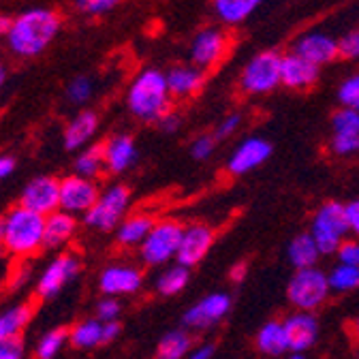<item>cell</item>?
<instances>
[{
    "label": "cell",
    "instance_id": "6da1fadb",
    "mask_svg": "<svg viewBox=\"0 0 359 359\" xmlns=\"http://www.w3.org/2000/svg\"><path fill=\"white\" fill-rule=\"evenodd\" d=\"M60 32V15L52 9L34 7L13 18L7 48L18 58H34L52 45Z\"/></svg>",
    "mask_w": 359,
    "mask_h": 359
},
{
    "label": "cell",
    "instance_id": "7a4b0ae2",
    "mask_svg": "<svg viewBox=\"0 0 359 359\" xmlns=\"http://www.w3.org/2000/svg\"><path fill=\"white\" fill-rule=\"evenodd\" d=\"M128 111L142 122H158L171 111V95L167 77L158 69H144L135 75L126 93Z\"/></svg>",
    "mask_w": 359,
    "mask_h": 359
},
{
    "label": "cell",
    "instance_id": "3957f363",
    "mask_svg": "<svg viewBox=\"0 0 359 359\" xmlns=\"http://www.w3.org/2000/svg\"><path fill=\"white\" fill-rule=\"evenodd\" d=\"M45 240V216L22 208L20 203L3 216V244L13 259H30Z\"/></svg>",
    "mask_w": 359,
    "mask_h": 359
},
{
    "label": "cell",
    "instance_id": "277c9868",
    "mask_svg": "<svg viewBox=\"0 0 359 359\" xmlns=\"http://www.w3.org/2000/svg\"><path fill=\"white\" fill-rule=\"evenodd\" d=\"M346 233H348V222L342 203L330 201L314 212L310 236L321 255H336Z\"/></svg>",
    "mask_w": 359,
    "mask_h": 359
},
{
    "label": "cell",
    "instance_id": "5b68a950",
    "mask_svg": "<svg viewBox=\"0 0 359 359\" xmlns=\"http://www.w3.org/2000/svg\"><path fill=\"white\" fill-rule=\"evenodd\" d=\"M130 205V191L124 184L107 187L99 201L83 214V224L95 231H111L126 218V210Z\"/></svg>",
    "mask_w": 359,
    "mask_h": 359
},
{
    "label": "cell",
    "instance_id": "8992f818",
    "mask_svg": "<svg viewBox=\"0 0 359 359\" xmlns=\"http://www.w3.org/2000/svg\"><path fill=\"white\" fill-rule=\"evenodd\" d=\"M280 60L283 56L274 50L255 54L242 69L240 88L252 97L269 95L280 86Z\"/></svg>",
    "mask_w": 359,
    "mask_h": 359
},
{
    "label": "cell",
    "instance_id": "52a82bcc",
    "mask_svg": "<svg viewBox=\"0 0 359 359\" xmlns=\"http://www.w3.org/2000/svg\"><path fill=\"white\" fill-rule=\"evenodd\" d=\"M330 293L332 291H330L327 274L319 267L295 269V274L291 276L287 287V297L291 306H295L302 312H312L319 306H323Z\"/></svg>",
    "mask_w": 359,
    "mask_h": 359
},
{
    "label": "cell",
    "instance_id": "ba28073f",
    "mask_svg": "<svg viewBox=\"0 0 359 359\" xmlns=\"http://www.w3.org/2000/svg\"><path fill=\"white\" fill-rule=\"evenodd\" d=\"M182 233H184V227L177 220H171V218L156 220L154 229L140 246L142 261L148 267H158V265H165L171 259H175Z\"/></svg>",
    "mask_w": 359,
    "mask_h": 359
},
{
    "label": "cell",
    "instance_id": "9c48e42d",
    "mask_svg": "<svg viewBox=\"0 0 359 359\" xmlns=\"http://www.w3.org/2000/svg\"><path fill=\"white\" fill-rule=\"evenodd\" d=\"M81 269V261L77 259V255L73 252H60L56 255L45 269L41 272L36 285H34V293L39 299H52L56 297L65 285H69Z\"/></svg>",
    "mask_w": 359,
    "mask_h": 359
},
{
    "label": "cell",
    "instance_id": "30bf717a",
    "mask_svg": "<svg viewBox=\"0 0 359 359\" xmlns=\"http://www.w3.org/2000/svg\"><path fill=\"white\" fill-rule=\"evenodd\" d=\"M101 197L97 180L71 173L60 180V210L73 216H83Z\"/></svg>",
    "mask_w": 359,
    "mask_h": 359
},
{
    "label": "cell",
    "instance_id": "8fae6325",
    "mask_svg": "<svg viewBox=\"0 0 359 359\" xmlns=\"http://www.w3.org/2000/svg\"><path fill=\"white\" fill-rule=\"evenodd\" d=\"M20 205L41 216H50L60 210V180L52 175L32 177L20 195Z\"/></svg>",
    "mask_w": 359,
    "mask_h": 359
},
{
    "label": "cell",
    "instance_id": "7c38bea8",
    "mask_svg": "<svg viewBox=\"0 0 359 359\" xmlns=\"http://www.w3.org/2000/svg\"><path fill=\"white\" fill-rule=\"evenodd\" d=\"M231 304L229 293H210L182 314V325L189 330H208L227 317Z\"/></svg>",
    "mask_w": 359,
    "mask_h": 359
},
{
    "label": "cell",
    "instance_id": "4fadbf2b",
    "mask_svg": "<svg viewBox=\"0 0 359 359\" xmlns=\"http://www.w3.org/2000/svg\"><path fill=\"white\" fill-rule=\"evenodd\" d=\"M144 287V272L128 263L107 265L99 276V289L105 297L133 295Z\"/></svg>",
    "mask_w": 359,
    "mask_h": 359
},
{
    "label": "cell",
    "instance_id": "5bb4252c",
    "mask_svg": "<svg viewBox=\"0 0 359 359\" xmlns=\"http://www.w3.org/2000/svg\"><path fill=\"white\" fill-rule=\"evenodd\" d=\"M229 39L220 28H203L191 41V62L199 71L216 67L227 54Z\"/></svg>",
    "mask_w": 359,
    "mask_h": 359
},
{
    "label": "cell",
    "instance_id": "9a60e30c",
    "mask_svg": "<svg viewBox=\"0 0 359 359\" xmlns=\"http://www.w3.org/2000/svg\"><path fill=\"white\" fill-rule=\"evenodd\" d=\"M212 244H214L212 227H208L203 222L189 224V227H184V233H182V240H180V248L175 255L177 265L189 267V269L199 265L205 259V255L212 250Z\"/></svg>",
    "mask_w": 359,
    "mask_h": 359
},
{
    "label": "cell",
    "instance_id": "2e32d148",
    "mask_svg": "<svg viewBox=\"0 0 359 359\" xmlns=\"http://www.w3.org/2000/svg\"><path fill=\"white\" fill-rule=\"evenodd\" d=\"M293 52L321 69L338 58V39L321 30H310L295 41Z\"/></svg>",
    "mask_w": 359,
    "mask_h": 359
},
{
    "label": "cell",
    "instance_id": "e0dca14e",
    "mask_svg": "<svg viewBox=\"0 0 359 359\" xmlns=\"http://www.w3.org/2000/svg\"><path fill=\"white\" fill-rule=\"evenodd\" d=\"M269 156H272V144H269L267 140H263V137H248L229 156L227 171L231 175L250 173L252 169L261 167Z\"/></svg>",
    "mask_w": 359,
    "mask_h": 359
},
{
    "label": "cell",
    "instance_id": "ac0fdd59",
    "mask_svg": "<svg viewBox=\"0 0 359 359\" xmlns=\"http://www.w3.org/2000/svg\"><path fill=\"white\" fill-rule=\"evenodd\" d=\"M287 338H289V351L304 353L308 351L319 338V321L312 312H293L283 321Z\"/></svg>",
    "mask_w": 359,
    "mask_h": 359
},
{
    "label": "cell",
    "instance_id": "d6986e66",
    "mask_svg": "<svg viewBox=\"0 0 359 359\" xmlns=\"http://www.w3.org/2000/svg\"><path fill=\"white\" fill-rule=\"evenodd\" d=\"M321 69L317 65L308 62L306 58L289 52L280 60V86L291 90H306L319 81Z\"/></svg>",
    "mask_w": 359,
    "mask_h": 359
},
{
    "label": "cell",
    "instance_id": "ffe728a7",
    "mask_svg": "<svg viewBox=\"0 0 359 359\" xmlns=\"http://www.w3.org/2000/svg\"><path fill=\"white\" fill-rule=\"evenodd\" d=\"M103 150H105V169L114 175L128 171L135 163H137V156H140L135 140L126 133L114 135L111 140H107L103 144Z\"/></svg>",
    "mask_w": 359,
    "mask_h": 359
},
{
    "label": "cell",
    "instance_id": "44dd1931",
    "mask_svg": "<svg viewBox=\"0 0 359 359\" xmlns=\"http://www.w3.org/2000/svg\"><path fill=\"white\" fill-rule=\"evenodd\" d=\"M77 227L79 220L77 216L56 210L50 216H45V240L43 246L45 248H62L67 244H71L77 236Z\"/></svg>",
    "mask_w": 359,
    "mask_h": 359
},
{
    "label": "cell",
    "instance_id": "7402d4cb",
    "mask_svg": "<svg viewBox=\"0 0 359 359\" xmlns=\"http://www.w3.org/2000/svg\"><path fill=\"white\" fill-rule=\"evenodd\" d=\"M167 88L173 99H189L197 95L203 86V71L189 65H175L167 73Z\"/></svg>",
    "mask_w": 359,
    "mask_h": 359
},
{
    "label": "cell",
    "instance_id": "603a6c76",
    "mask_svg": "<svg viewBox=\"0 0 359 359\" xmlns=\"http://www.w3.org/2000/svg\"><path fill=\"white\" fill-rule=\"evenodd\" d=\"M99 128V116L95 111H79L65 128L62 144L69 152H77L90 144V140L95 137V133Z\"/></svg>",
    "mask_w": 359,
    "mask_h": 359
},
{
    "label": "cell",
    "instance_id": "cb8c5ba5",
    "mask_svg": "<svg viewBox=\"0 0 359 359\" xmlns=\"http://www.w3.org/2000/svg\"><path fill=\"white\" fill-rule=\"evenodd\" d=\"M154 216L150 214H133L126 216L116 229V242L122 248H137L144 244V240L150 236V231L154 229Z\"/></svg>",
    "mask_w": 359,
    "mask_h": 359
},
{
    "label": "cell",
    "instance_id": "d4e9b609",
    "mask_svg": "<svg viewBox=\"0 0 359 359\" xmlns=\"http://www.w3.org/2000/svg\"><path fill=\"white\" fill-rule=\"evenodd\" d=\"M255 344L257 348L267 355V357H278V355H285L289 351V338H287V332H285V325L283 321H267L261 325V330L257 332V338H255Z\"/></svg>",
    "mask_w": 359,
    "mask_h": 359
},
{
    "label": "cell",
    "instance_id": "484cf974",
    "mask_svg": "<svg viewBox=\"0 0 359 359\" xmlns=\"http://www.w3.org/2000/svg\"><path fill=\"white\" fill-rule=\"evenodd\" d=\"M34 317V308L28 302L15 304L7 310L0 312V340L20 338L22 332L28 327V323Z\"/></svg>",
    "mask_w": 359,
    "mask_h": 359
},
{
    "label": "cell",
    "instance_id": "4316f807",
    "mask_svg": "<svg viewBox=\"0 0 359 359\" xmlns=\"http://www.w3.org/2000/svg\"><path fill=\"white\" fill-rule=\"evenodd\" d=\"M212 5L222 24L240 26L263 5V0H212Z\"/></svg>",
    "mask_w": 359,
    "mask_h": 359
},
{
    "label": "cell",
    "instance_id": "83f0119b",
    "mask_svg": "<svg viewBox=\"0 0 359 359\" xmlns=\"http://www.w3.org/2000/svg\"><path fill=\"white\" fill-rule=\"evenodd\" d=\"M69 344L77 351H93L103 344V323L95 319H83L69 330Z\"/></svg>",
    "mask_w": 359,
    "mask_h": 359
},
{
    "label": "cell",
    "instance_id": "f1b7e54d",
    "mask_svg": "<svg viewBox=\"0 0 359 359\" xmlns=\"http://www.w3.org/2000/svg\"><path fill=\"white\" fill-rule=\"evenodd\" d=\"M287 255H289V263L295 267V269H308V267H317V261L321 257L317 244H314L312 236L310 233H299L291 240L289 248H287Z\"/></svg>",
    "mask_w": 359,
    "mask_h": 359
},
{
    "label": "cell",
    "instance_id": "f546056e",
    "mask_svg": "<svg viewBox=\"0 0 359 359\" xmlns=\"http://www.w3.org/2000/svg\"><path fill=\"white\" fill-rule=\"evenodd\" d=\"M191 334L187 330L167 332L156 346V359H184L191 353Z\"/></svg>",
    "mask_w": 359,
    "mask_h": 359
},
{
    "label": "cell",
    "instance_id": "4dcf8cb0",
    "mask_svg": "<svg viewBox=\"0 0 359 359\" xmlns=\"http://www.w3.org/2000/svg\"><path fill=\"white\" fill-rule=\"evenodd\" d=\"M189 280H191V269L175 263V265L167 267L165 272L156 278V293L163 297L177 295L187 289Z\"/></svg>",
    "mask_w": 359,
    "mask_h": 359
},
{
    "label": "cell",
    "instance_id": "1f68e13d",
    "mask_svg": "<svg viewBox=\"0 0 359 359\" xmlns=\"http://www.w3.org/2000/svg\"><path fill=\"white\" fill-rule=\"evenodd\" d=\"M105 167V150H103V144L99 146H90L86 148L83 152H79V156L75 158V173L81 175V177H88V180H97L101 175Z\"/></svg>",
    "mask_w": 359,
    "mask_h": 359
},
{
    "label": "cell",
    "instance_id": "d6a6232c",
    "mask_svg": "<svg viewBox=\"0 0 359 359\" xmlns=\"http://www.w3.org/2000/svg\"><path fill=\"white\" fill-rule=\"evenodd\" d=\"M67 342H69V330L54 327L39 338L36 348H34V357L36 359H56Z\"/></svg>",
    "mask_w": 359,
    "mask_h": 359
},
{
    "label": "cell",
    "instance_id": "836d02e7",
    "mask_svg": "<svg viewBox=\"0 0 359 359\" xmlns=\"http://www.w3.org/2000/svg\"><path fill=\"white\" fill-rule=\"evenodd\" d=\"M327 283H330V291H334V293H348V291L359 287V267L338 263L336 267L330 269Z\"/></svg>",
    "mask_w": 359,
    "mask_h": 359
},
{
    "label": "cell",
    "instance_id": "e575fe53",
    "mask_svg": "<svg viewBox=\"0 0 359 359\" xmlns=\"http://www.w3.org/2000/svg\"><path fill=\"white\" fill-rule=\"evenodd\" d=\"M334 135H359V111L340 107L332 116Z\"/></svg>",
    "mask_w": 359,
    "mask_h": 359
},
{
    "label": "cell",
    "instance_id": "d590c367",
    "mask_svg": "<svg viewBox=\"0 0 359 359\" xmlns=\"http://www.w3.org/2000/svg\"><path fill=\"white\" fill-rule=\"evenodd\" d=\"M338 101L342 107L359 111V73L348 75L338 86Z\"/></svg>",
    "mask_w": 359,
    "mask_h": 359
},
{
    "label": "cell",
    "instance_id": "8d00e7d4",
    "mask_svg": "<svg viewBox=\"0 0 359 359\" xmlns=\"http://www.w3.org/2000/svg\"><path fill=\"white\" fill-rule=\"evenodd\" d=\"M90 97H93V81L88 77H75L67 86V99L73 105H83L86 101H90Z\"/></svg>",
    "mask_w": 359,
    "mask_h": 359
},
{
    "label": "cell",
    "instance_id": "74e56055",
    "mask_svg": "<svg viewBox=\"0 0 359 359\" xmlns=\"http://www.w3.org/2000/svg\"><path fill=\"white\" fill-rule=\"evenodd\" d=\"M338 58L359 60V30H348L338 39Z\"/></svg>",
    "mask_w": 359,
    "mask_h": 359
},
{
    "label": "cell",
    "instance_id": "f35d334b",
    "mask_svg": "<svg viewBox=\"0 0 359 359\" xmlns=\"http://www.w3.org/2000/svg\"><path fill=\"white\" fill-rule=\"evenodd\" d=\"M330 148L336 156H353L359 152V135H334Z\"/></svg>",
    "mask_w": 359,
    "mask_h": 359
},
{
    "label": "cell",
    "instance_id": "ab89813d",
    "mask_svg": "<svg viewBox=\"0 0 359 359\" xmlns=\"http://www.w3.org/2000/svg\"><path fill=\"white\" fill-rule=\"evenodd\" d=\"M120 314H122V306L118 297H103L97 304V319L101 323H114L120 319Z\"/></svg>",
    "mask_w": 359,
    "mask_h": 359
},
{
    "label": "cell",
    "instance_id": "60d3db41",
    "mask_svg": "<svg viewBox=\"0 0 359 359\" xmlns=\"http://www.w3.org/2000/svg\"><path fill=\"white\" fill-rule=\"evenodd\" d=\"M216 144L218 140L214 137V135H201V137H197L191 146V154L195 161H205L212 156V152L216 150Z\"/></svg>",
    "mask_w": 359,
    "mask_h": 359
},
{
    "label": "cell",
    "instance_id": "b9f144b4",
    "mask_svg": "<svg viewBox=\"0 0 359 359\" xmlns=\"http://www.w3.org/2000/svg\"><path fill=\"white\" fill-rule=\"evenodd\" d=\"M24 357H26V344L22 336L0 340V359H24Z\"/></svg>",
    "mask_w": 359,
    "mask_h": 359
},
{
    "label": "cell",
    "instance_id": "7bdbcfd3",
    "mask_svg": "<svg viewBox=\"0 0 359 359\" xmlns=\"http://www.w3.org/2000/svg\"><path fill=\"white\" fill-rule=\"evenodd\" d=\"M242 120H244V116H242L240 111H233V114H229L227 118H222V122L218 124V128H216V133H214V137H216L218 142L231 137V135L242 126Z\"/></svg>",
    "mask_w": 359,
    "mask_h": 359
},
{
    "label": "cell",
    "instance_id": "ee69618b",
    "mask_svg": "<svg viewBox=\"0 0 359 359\" xmlns=\"http://www.w3.org/2000/svg\"><path fill=\"white\" fill-rule=\"evenodd\" d=\"M336 255L342 265L359 267V240H344Z\"/></svg>",
    "mask_w": 359,
    "mask_h": 359
},
{
    "label": "cell",
    "instance_id": "f6af8a7d",
    "mask_svg": "<svg viewBox=\"0 0 359 359\" xmlns=\"http://www.w3.org/2000/svg\"><path fill=\"white\" fill-rule=\"evenodd\" d=\"M118 3H120V0H77V7H79L83 13L101 15V13L111 11Z\"/></svg>",
    "mask_w": 359,
    "mask_h": 359
},
{
    "label": "cell",
    "instance_id": "bcb514c9",
    "mask_svg": "<svg viewBox=\"0 0 359 359\" xmlns=\"http://www.w3.org/2000/svg\"><path fill=\"white\" fill-rule=\"evenodd\" d=\"M344 214H346V222H348V231L359 238V199L348 201L344 205Z\"/></svg>",
    "mask_w": 359,
    "mask_h": 359
},
{
    "label": "cell",
    "instance_id": "7dc6e473",
    "mask_svg": "<svg viewBox=\"0 0 359 359\" xmlns=\"http://www.w3.org/2000/svg\"><path fill=\"white\" fill-rule=\"evenodd\" d=\"M156 124L163 133H177L180 126H182V118H180V114H175V111H169Z\"/></svg>",
    "mask_w": 359,
    "mask_h": 359
},
{
    "label": "cell",
    "instance_id": "c3c4849f",
    "mask_svg": "<svg viewBox=\"0 0 359 359\" xmlns=\"http://www.w3.org/2000/svg\"><path fill=\"white\" fill-rule=\"evenodd\" d=\"M120 334H122V325H120L118 321H114V323H103V344L114 342Z\"/></svg>",
    "mask_w": 359,
    "mask_h": 359
},
{
    "label": "cell",
    "instance_id": "681fc988",
    "mask_svg": "<svg viewBox=\"0 0 359 359\" xmlns=\"http://www.w3.org/2000/svg\"><path fill=\"white\" fill-rule=\"evenodd\" d=\"M15 171V158L9 154H0V180H7Z\"/></svg>",
    "mask_w": 359,
    "mask_h": 359
},
{
    "label": "cell",
    "instance_id": "f907efd6",
    "mask_svg": "<svg viewBox=\"0 0 359 359\" xmlns=\"http://www.w3.org/2000/svg\"><path fill=\"white\" fill-rule=\"evenodd\" d=\"M216 353V344H201L189 353V359H212Z\"/></svg>",
    "mask_w": 359,
    "mask_h": 359
},
{
    "label": "cell",
    "instance_id": "816d5d0a",
    "mask_svg": "<svg viewBox=\"0 0 359 359\" xmlns=\"http://www.w3.org/2000/svg\"><path fill=\"white\" fill-rule=\"evenodd\" d=\"M246 272H248V263H246V261H240V263H236V265L231 267L229 280H231V283H236V285H240V283L246 278Z\"/></svg>",
    "mask_w": 359,
    "mask_h": 359
},
{
    "label": "cell",
    "instance_id": "f5cc1de1",
    "mask_svg": "<svg viewBox=\"0 0 359 359\" xmlns=\"http://www.w3.org/2000/svg\"><path fill=\"white\" fill-rule=\"evenodd\" d=\"M28 276H30V272H28V267H18L15 272H13V278H11V285L13 287H24L26 283H28Z\"/></svg>",
    "mask_w": 359,
    "mask_h": 359
},
{
    "label": "cell",
    "instance_id": "db71d44e",
    "mask_svg": "<svg viewBox=\"0 0 359 359\" xmlns=\"http://www.w3.org/2000/svg\"><path fill=\"white\" fill-rule=\"evenodd\" d=\"M13 20L9 15H0V39H7L9 30H11Z\"/></svg>",
    "mask_w": 359,
    "mask_h": 359
},
{
    "label": "cell",
    "instance_id": "11a10c76",
    "mask_svg": "<svg viewBox=\"0 0 359 359\" xmlns=\"http://www.w3.org/2000/svg\"><path fill=\"white\" fill-rule=\"evenodd\" d=\"M5 81H7V65H5L3 58H0V90H3Z\"/></svg>",
    "mask_w": 359,
    "mask_h": 359
},
{
    "label": "cell",
    "instance_id": "9f6ffc18",
    "mask_svg": "<svg viewBox=\"0 0 359 359\" xmlns=\"http://www.w3.org/2000/svg\"><path fill=\"white\" fill-rule=\"evenodd\" d=\"M7 257H9V252H7L5 244H3V242H0V263H3V261H5Z\"/></svg>",
    "mask_w": 359,
    "mask_h": 359
},
{
    "label": "cell",
    "instance_id": "6f0895ef",
    "mask_svg": "<svg viewBox=\"0 0 359 359\" xmlns=\"http://www.w3.org/2000/svg\"><path fill=\"white\" fill-rule=\"evenodd\" d=\"M287 359H306V357H304L302 353H293V355H291V357H287Z\"/></svg>",
    "mask_w": 359,
    "mask_h": 359
},
{
    "label": "cell",
    "instance_id": "680465c9",
    "mask_svg": "<svg viewBox=\"0 0 359 359\" xmlns=\"http://www.w3.org/2000/svg\"><path fill=\"white\" fill-rule=\"evenodd\" d=\"M355 334H357V336H359V319H357V321H355Z\"/></svg>",
    "mask_w": 359,
    "mask_h": 359
},
{
    "label": "cell",
    "instance_id": "91938a15",
    "mask_svg": "<svg viewBox=\"0 0 359 359\" xmlns=\"http://www.w3.org/2000/svg\"><path fill=\"white\" fill-rule=\"evenodd\" d=\"M0 293H3V280H0Z\"/></svg>",
    "mask_w": 359,
    "mask_h": 359
}]
</instances>
